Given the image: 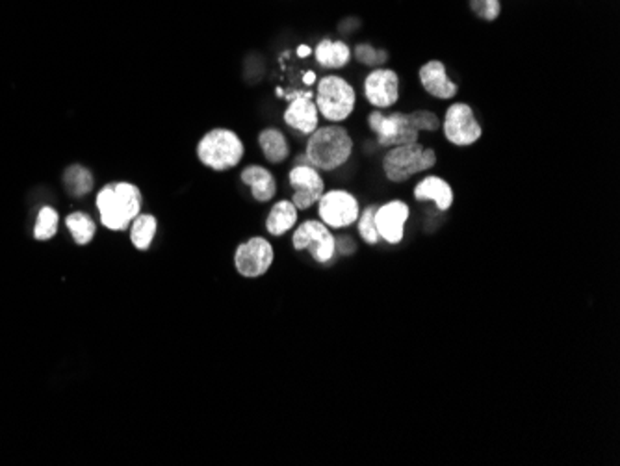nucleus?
<instances>
[{
    "label": "nucleus",
    "mask_w": 620,
    "mask_h": 466,
    "mask_svg": "<svg viewBox=\"0 0 620 466\" xmlns=\"http://www.w3.org/2000/svg\"><path fill=\"white\" fill-rule=\"evenodd\" d=\"M353 50V58L360 64V66H365V67H370V69H376V67H383L387 66V62L390 60V55H388V50L387 48H381V47H376L374 43L370 41H358L351 47Z\"/></svg>",
    "instance_id": "24"
},
{
    "label": "nucleus",
    "mask_w": 620,
    "mask_h": 466,
    "mask_svg": "<svg viewBox=\"0 0 620 466\" xmlns=\"http://www.w3.org/2000/svg\"><path fill=\"white\" fill-rule=\"evenodd\" d=\"M412 195L418 202H433L439 212H446L453 206L455 193L451 184L440 175H426L412 188Z\"/></svg>",
    "instance_id": "17"
},
{
    "label": "nucleus",
    "mask_w": 620,
    "mask_h": 466,
    "mask_svg": "<svg viewBox=\"0 0 620 466\" xmlns=\"http://www.w3.org/2000/svg\"><path fill=\"white\" fill-rule=\"evenodd\" d=\"M316 82H318V77H316L315 71H306V73H305V77H303V84H305V86L310 88V86H315Z\"/></svg>",
    "instance_id": "28"
},
{
    "label": "nucleus",
    "mask_w": 620,
    "mask_h": 466,
    "mask_svg": "<svg viewBox=\"0 0 620 466\" xmlns=\"http://www.w3.org/2000/svg\"><path fill=\"white\" fill-rule=\"evenodd\" d=\"M368 129L376 136V141L383 149L398 147L420 141L422 132L440 130V118L428 109H417L412 112H370Z\"/></svg>",
    "instance_id": "1"
},
{
    "label": "nucleus",
    "mask_w": 620,
    "mask_h": 466,
    "mask_svg": "<svg viewBox=\"0 0 620 466\" xmlns=\"http://www.w3.org/2000/svg\"><path fill=\"white\" fill-rule=\"evenodd\" d=\"M376 209H377V204L367 206L365 211H360V216H358V220H356L358 234H360V238H363L368 245H376V243L379 242V234H377L376 222H374Z\"/></svg>",
    "instance_id": "27"
},
{
    "label": "nucleus",
    "mask_w": 620,
    "mask_h": 466,
    "mask_svg": "<svg viewBox=\"0 0 620 466\" xmlns=\"http://www.w3.org/2000/svg\"><path fill=\"white\" fill-rule=\"evenodd\" d=\"M256 143H258V149H261V152H263L264 161L272 166L284 164L292 154V147H290L286 134L277 127L263 129L256 136Z\"/></svg>",
    "instance_id": "19"
},
{
    "label": "nucleus",
    "mask_w": 620,
    "mask_h": 466,
    "mask_svg": "<svg viewBox=\"0 0 620 466\" xmlns=\"http://www.w3.org/2000/svg\"><path fill=\"white\" fill-rule=\"evenodd\" d=\"M195 157L206 170L225 173L242 164L245 143L236 130L216 127L201 136L195 145Z\"/></svg>",
    "instance_id": "4"
},
{
    "label": "nucleus",
    "mask_w": 620,
    "mask_h": 466,
    "mask_svg": "<svg viewBox=\"0 0 620 466\" xmlns=\"http://www.w3.org/2000/svg\"><path fill=\"white\" fill-rule=\"evenodd\" d=\"M62 182L66 192L75 197V199H82L86 195H89L95 188V175L93 171L84 166V164H71L69 168H66L64 175H62Z\"/></svg>",
    "instance_id": "22"
},
{
    "label": "nucleus",
    "mask_w": 620,
    "mask_h": 466,
    "mask_svg": "<svg viewBox=\"0 0 620 466\" xmlns=\"http://www.w3.org/2000/svg\"><path fill=\"white\" fill-rule=\"evenodd\" d=\"M240 181L249 188L256 202H270L277 195V179L270 168L261 164H249L240 171Z\"/></svg>",
    "instance_id": "18"
},
{
    "label": "nucleus",
    "mask_w": 620,
    "mask_h": 466,
    "mask_svg": "<svg viewBox=\"0 0 620 466\" xmlns=\"http://www.w3.org/2000/svg\"><path fill=\"white\" fill-rule=\"evenodd\" d=\"M295 53H297V57H299V58H306V57L313 55V47H308V45H299V47H297V50H295Z\"/></svg>",
    "instance_id": "29"
},
{
    "label": "nucleus",
    "mask_w": 620,
    "mask_h": 466,
    "mask_svg": "<svg viewBox=\"0 0 620 466\" xmlns=\"http://www.w3.org/2000/svg\"><path fill=\"white\" fill-rule=\"evenodd\" d=\"M408 218L410 206L401 199H392L385 204H377L374 222L379 240H385L390 245L401 243V240L405 238V225Z\"/></svg>",
    "instance_id": "14"
},
{
    "label": "nucleus",
    "mask_w": 620,
    "mask_h": 466,
    "mask_svg": "<svg viewBox=\"0 0 620 466\" xmlns=\"http://www.w3.org/2000/svg\"><path fill=\"white\" fill-rule=\"evenodd\" d=\"M315 102L320 118H324L327 123L344 125L355 114L356 89L346 77L338 73H327L316 82Z\"/></svg>",
    "instance_id": "6"
},
{
    "label": "nucleus",
    "mask_w": 620,
    "mask_h": 466,
    "mask_svg": "<svg viewBox=\"0 0 620 466\" xmlns=\"http://www.w3.org/2000/svg\"><path fill=\"white\" fill-rule=\"evenodd\" d=\"M66 229L69 231L73 242L80 247L89 245L97 234V223L95 220L82 211H75L66 216Z\"/></svg>",
    "instance_id": "23"
},
{
    "label": "nucleus",
    "mask_w": 620,
    "mask_h": 466,
    "mask_svg": "<svg viewBox=\"0 0 620 466\" xmlns=\"http://www.w3.org/2000/svg\"><path fill=\"white\" fill-rule=\"evenodd\" d=\"M365 98L376 110L394 109L401 97V78L396 69L387 66L370 69L363 84Z\"/></svg>",
    "instance_id": "12"
},
{
    "label": "nucleus",
    "mask_w": 620,
    "mask_h": 466,
    "mask_svg": "<svg viewBox=\"0 0 620 466\" xmlns=\"http://www.w3.org/2000/svg\"><path fill=\"white\" fill-rule=\"evenodd\" d=\"M130 243L138 251H149L152 247L154 238L159 234V220L154 214L140 212L129 227Z\"/></svg>",
    "instance_id": "21"
},
{
    "label": "nucleus",
    "mask_w": 620,
    "mask_h": 466,
    "mask_svg": "<svg viewBox=\"0 0 620 466\" xmlns=\"http://www.w3.org/2000/svg\"><path fill=\"white\" fill-rule=\"evenodd\" d=\"M313 57L318 67L336 73L340 69H346L353 60L351 45L344 39H333V37H322L315 48Z\"/></svg>",
    "instance_id": "16"
},
{
    "label": "nucleus",
    "mask_w": 620,
    "mask_h": 466,
    "mask_svg": "<svg viewBox=\"0 0 620 466\" xmlns=\"http://www.w3.org/2000/svg\"><path fill=\"white\" fill-rule=\"evenodd\" d=\"M320 222L333 229H347L360 216V202L355 193L344 188L326 190L316 202Z\"/></svg>",
    "instance_id": "9"
},
{
    "label": "nucleus",
    "mask_w": 620,
    "mask_h": 466,
    "mask_svg": "<svg viewBox=\"0 0 620 466\" xmlns=\"http://www.w3.org/2000/svg\"><path fill=\"white\" fill-rule=\"evenodd\" d=\"M292 245L295 251H308L318 264H327L336 254V238L320 220H305L294 227Z\"/></svg>",
    "instance_id": "8"
},
{
    "label": "nucleus",
    "mask_w": 620,
    "mask_h": 466,
    "mask_svg": "<svg viewBox=\"0 0 620 466\" xmlns=\"http://www.w3.org/2000/svg\"><path fill=\"white\" fill-rule=\"evenodd\" d=\"M95 209L107 231L125 233L134 218L143 212V193L130 181H110L97 192Z\"/></svg>",
    "instance_id": "2"
},
{
    "label": "nucleus",
    "mask_w": 620,
    "mask_h": 466,
    "mask_svg": "<svg viewBox=\"0 0 620 466\" xmlns=\"http://www.w3.org/2000/svg\"><path fill=\"white\" fill-rule=\"evenodd\" d=\"M470 12L483 23H494L501 17V0H469Z\"/></svg>",
    "instance_id": "26"
},
{
    "label": "nucleus",
    "mask_w": 620,
    "mask_h": 466,
    "mask_svg": "<svg viewBox=\"0 0 620 466\" xmlns=\"http://www.w3.org/2000/svg\"><path fill=\"white\" fill-rule=\"evenodd\" d=\"M288 107L283 112V121L288 129L301 136H310L320 127V112L315 102V91L313 89H299L290 95Z\"/></svg>",
    "instance_id": "13"
},
{
    "label": "nucleus",
    "mask_w": 620,
    "mask_h": 466,
    "mask_svg": "<svg viewBox=\"0 0 620 466\" xmlns=\"http://www.w3.org/2000/svg\"><path fill=\"white\" fill-rule=\"evenodd\" d=\"M440 130L453 147H472L483 138V127L469 102H451L440 118Z\"/></svg>",
    "instance_id": "7"
},
{
    "label": "nucleus",
    "mask_w": 620,
    "mask_h": 466,
    "mask_svg": "<svg viewBox=\"0 0 620 466\" xmlns=\"http://www.w3.org/2000/svg\"><path fill=\"white\" fill-rule=\"evenodd\" d=\"M275 251L268 238L253 236L242 242L234 251V270L245 279H258L270 272Z\"/></svg>",
    "instance_id": "10"
},
{
    "label": "nucleus",
    "mask_w": 620,
    "mask_h": 466,
    "mask_svg": "<svg viewBox=\"0 0 620 466\" xmlns=\"http://www.w3.org/2000/svg\"><path fill=\"white\" fill-rule=\"evenodd\" d=\"M418 82L422 89L437 100H451L459 93V84L451 80L442 60H429L418 69Z\"/></svg>",
    "instance_id": "15"
},
{
    "label": "nucleus",
    "mask_w": 620,
    "mask_h": 466,
    "mask_svg": "<svg viewBox=\"0 0 620 466\" xmlns=\"http://www.w3.org/2000/svg\"><path fill=\"white\" fill-rule=\"evenodd\" d=\"M58 225H60V214L55 206H50V204L41 206L36 216V223H34V240L37 242L53 240L58 233Z\"/></svg>",
    "instance_id": "25"
},
{
    "label": "nucleus",
    "mask_w": 620,
    "mask_h": 466,
    "mask_svg": "<svg viewBox=\"0 0 620 466\" xmlns=\"http://www.w3.org/2000/svg\"><path fill=\"white\" fill-rule=\"evenodd\" d=\"M288 184L292 188V202L299 212L313 209L318 202V199L324 195L326 181L322 177V171H318L315 166L306 162H297L288 171Z\"/></svg>",
    "instance_id": "11"
},
{
    "label": "nucleus",
    "mask_w": 620,
    "mask_h": 466,
    "mask_svg": "<svg viewBox=\"0 0 620 466\" xmlns=\"http://www.w3.org/2000/svg\"><path fill=\"white\" fill-rule=\"evenodd\" d=\"M353 150L355 141L349 130L342 123H327L306 136L303 162L322 173H333L351 161Z\"/></svg>",
    "instance_id": "3"
},
{
    "label": "nucleus",
    "mask_w": 620,
    "mask_h": 466,
    "mask_svg": "<svg viewBox=\"0 0 620 466\" xmlns=\"http://www.w3.org/2000/svg\"><path fill=\"white\" fill-rule=\"evenodd\" d=\"M297 218H299V211L295 209V204L290 199H281L272 206L268 212L266 231L272 236H283L294 231V227L297 225Z\"/></svg>",
    "instance_id": "20"
},
{
    "label": "nucleus",
    "mask_w": 620,
    "mask_h": 466,
    "mask_svg": "<svg viewBox=\"0 0 620 466\" xmlns=\"http://www.w3.org/2000/svg\"><path fill=\"white\" fill-rule=\"evenodd\" d=\"M439 162L437 150L420 141L398 145L387 149L381 161L387 181L394 184H405L412 177L431 171Z\"/></svg>",
    "instance_id": "5"
}]
</instances>
